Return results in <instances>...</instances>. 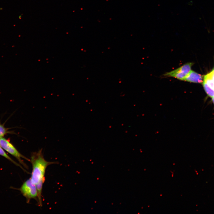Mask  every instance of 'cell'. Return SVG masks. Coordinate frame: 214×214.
I'll return each instance as SVG.
<instances>
[{"instance_id":"cell-3","label":"cell","mask_w":214,"mask_h":214,"mask_svg":"<svg viewBox=\"0 0 214 214\" xmlns=\"http://www.w3.org/2000/svg\"><path fill=\"white\" fill-rule=\"evenodd\" d=\"M0 146L4 150L15 157L19 162L26 168L27 166L23 162L22 158L30 161L28 159L21 154L10 141L3 137L0 138Z\"/></svg>"},{"instance_id":"cell-9","label":"cell","mask_w":214,"mask_h":214,"mask_svg":"<svg viewBox=\"0 0 214 214\" xmlns=\"http://www.w3.org/2000/svg\"><path fill=\"white\" fill-rule=\"evenodd\" d=\"M209 73L214 83V69Z\"/></svg>"},{"instance_id":"cell-6","label":"cell","mask_w":214,"mask_h":214,"mask_svg":"<svg viewBox=\"0 0 214 214\" xmlns=\"http://www.w3.org/2000/svg\"><path fill=\"white\" fill-rule=\"evenodd\" d=\"M202 84L204 91L207 95L212 98L214 96V89L210 87L204 80Z\"/></svg>"},{"instance_id":"cell-10","label":"cell","mask_w":214,"mask_h":214,"mask_svg":"<svg viewBox=\"0 0 214 214\" xmlns=\"http://www.w3.org/2000/svg\"><path fill=\"white\" fill-rule=\"evenodd\" d=\"M212 101L214 105V96L212 98Z\"/></svg>"},{"instance_id":"cell-1","label":"cell","mask_w":214,"mask_h":214,"mask_svg":"<svg viewBox=\"0 0 214 214\" xmlns=\"http://www.w3.org/2000/svg\"><path fill=\"white\" fill-rule=\"evenodd\" d=\"M30 161L32 168L30 178L36 187L38 199L41 201L43 185L45 181V175L46 169L49 165L57 162L46 161L44 158L42 149L31 153Z\"/></svg>"},{"instance_id":"cell-7","label":"cell","mask_w":214,"mask_h":214,"mask_svg":"<svg viewBox=\"0 0 214 214\" xmlns=\"http://www.w3.org/2000/svg\"><path fill=\"white\" fill-rule=\"evenodd\" d=\"M0 155L4 157L7 159L11 161L12 162L14 163L17 166H19L23 170L25 169L17 163L15 162L13 160H12L8 155L6 152L4 150V149L0 146Z\"/></svg>"},{"instance_id":"cell-5","label":"cell","mask_w":214,"mask_h":214,"mask_svg":"<svg viewBox=\"0 0 214 214\" xmlns=\"http://www.w3.org/2000/svg\"><path fill=\"white\" fill-rule=\"evenodd\" d=\"M203 79L202 75L191 70L185 78L184 81L200 84L203 83Z\"/></svg>"},{"instance_id":"cell-2","label":"cell","mask_w":214,"mask_h":214,"mask_svg":"<svg viewBox=\"0 0 214 214\" xmlns=\"http://www.w3.org/2000/svg\"><path fill=\"white\" fill-rule=\"evenodd\" d=\"M193 62H188L180 67L171 71L166 72L162 75L163 78L173 77L179 80L184 81L191 71Z\"/></svg>"},{"instance_id":"cell-4","label":"cell","mask_w":214,"mask_h":214,"mask_svg":"<svg viewBox=\"0 0 214 214\" xmlns=\"http://www.w3.org/2000/svg\"><path fill=\"white\" fill-rule=\"evenodd\" d=\"M19 190L26 198L27 203H29L32 199H35L37 201V188L35 185L32 182L30 178L23 182Z\"/></svg>"},{"instance_id":"cell-11","label":"cell","mask_w":214,"mask_h":214,"mask_svg":"<svg viewBox=\"0 0 214 214\" xmlns=\"http://www.w3.org/2000/svg\"><path fill=\"white\" fill-rule=\"evenodd\" d=\"M0 9H1L0 8Z\"/></svg>"},{"instance_id":"cell-8","label":"cell","mask_w":214,"mask_h":214,"mask_svg":"<svg viewBox=\"0 0 214 214\" xmlns=\"http://www.w3.org/2000/svg\"><path fill=\"white\" fill-rule=\"evenodd\" d=\"M9 133L7 128H5L3 125L0 124V138L3 137Z\"/></svg>"}]
</instances>
